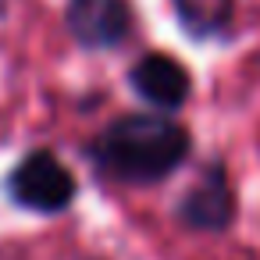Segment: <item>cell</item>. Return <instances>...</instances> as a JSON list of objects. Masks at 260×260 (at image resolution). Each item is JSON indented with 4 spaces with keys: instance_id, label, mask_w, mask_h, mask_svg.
<instances>
[{
    "instance_id": "obj_3",
    "label": "cell",
    "mask_w": 260,
    "mask_h": 260,
    "mask_svg": "<svg viewBox=\"0 0 260 260\" xmlns=\"http://www.w3.org/2000/svg\"><path fill=\"white\" fill-rule=\"evenodd\" d=\"M64 29L82 50H118L132 29L136 15L128 0H68L64 8Z\"/></svg>"
},
{
    "instance_id": "obj_6",
    "label": "cell",
    "mask_w": 260,
    "mask_h": 260,
    "mask_svg": "<svg viewBox=\"0 0 260 260\" xmlns=\"http://www.w3.org/2000/svg\"><path fill=\"white\" fill-rule=\"evenodd\" d=\"M171 11L185 29V36L221 40L235 18V0H171Z\"/></svg>"
},
{
    "instance_id": "obj_4",
    "label": "cell",
    "mask_w": 260,
    "mask_h": 260,
    "mask_svg": "<svg viewBox=\"0 0 260 260\" xmlns=\"http://www.w3.org/2000/svg\"><path fill=\"white\" fill-rule=\"evenodd\" d=\"M175 221L189 232H224L235 221V192L224 175V164L214 160L200 171V178L178 196Z\"/></svg>"
},
{
    "instance_id": "obj_1",
    "label": "cell",
    "mask_w": 260,
    "mask_h": 260,
    "mask_svg": "<svg viewBox=\"0 0 260 260\" xmlns=\"http://www.w3.org/2000/svg\"><path fill=\"white\" fill-rule=\"evenodd\" d=\"M192 150V132L168 114H125L89 146L93 168L121 185H153L175 175Z\"/></svg>"
},
{
    "instance_id": "obj_5",
    "label": "cell",
    "mask_w": 260,
    "mask_h": 260,
    "mask_svg": "<svg viewBox=\"0 0 260 260\" xmlns=\"http://www.w3.org/2000/svg\"><path fill=\"white\" fill-rule=\"evenodd\" d=\"M128 86L136 89L139 100H146L153 111H182L189 93H192V75L182 61H175L164 50L143 54L132 68H128Z\"/></svg>"
},
{
    "instance_id": "obj_2",
    "label": "cell",
    "mask_w": 260,
    "mask_h": 260,
    "mask_svg": "<svg viewBox=\"0 0 260 260\" xmlns=\"http://www.w3.org/2000/svg\"><path fill=\"white\" fill-rule=\"evenodd\" d=\"M4 189L15 207L32 214H64L79 196L75 175L54 150H29L11 168Z\"/></svg>"
}]
</instances>
